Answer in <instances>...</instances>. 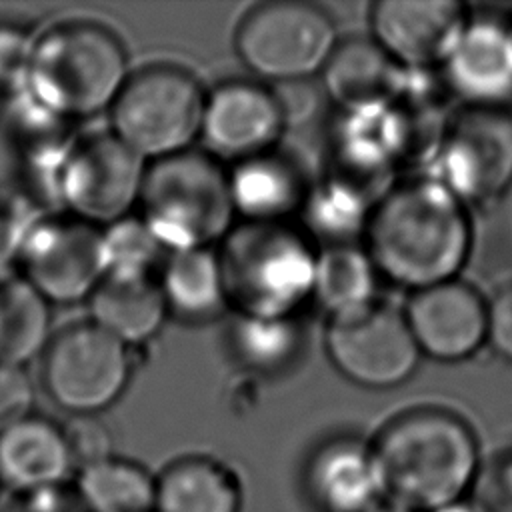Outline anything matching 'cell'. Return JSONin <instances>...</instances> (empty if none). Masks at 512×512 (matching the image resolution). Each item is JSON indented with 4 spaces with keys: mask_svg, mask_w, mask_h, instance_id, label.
I'll list each match as a JSON object with an SVG mask.
<instances>
[{
    "mask_svg": "<svg viewBox=\"0 0 512 512\" xmlns=\"http://www.w3.org/2000/svg\"><path fill=\"white\" fill-rule=\"evenodd\" d=\"M364 238L378 274L416 292L460 278L476 232L472 210L424 172L394 182L372 208Z\"/></svg>",
    "mask_w": 512,
    "mask_h": 512,
    "instance_id": "6da1fadb",
    "label": "cell"
},
{
    "mask_svg": "<svg viewBox=\"0 0 512 512\" xmlns=\"http://www.w3.org/2000/svg\"><path fill=\"white\" fill-rule=\"evenodd\" d=\"M370 444L382 498L412 512L466 500L482 464L472 424L440 404L396 414Z\"/></svg>",
    "mask_w": 512,
    "mask_h": 512,
    "instance_id": "7a4b0ae2",
    "label": "cell"
},
{
    "mask_svg": "<svg viewBox=\"0 0 512 512\" xmlns=\"http://www.w3.org/2000/svg\"><path fill=\"white\" fill-rule=\"evenodd\" d=\"M128 76L118 36L96 22L74 20L36 38L26 92L74 122L110 110Z\"/></svg>",
    "mask_w": 512,
    "mask_h": 512,
    "instance_id": "3957f363",
    "label": "cell"
},
{
    "mask_svg": "<svg viewBox=\"0 0 512 512\" xmlns=\"http://www.w3.org/2000/svg\"><path fill=\"white\" fill-rule=\"evenodd\" d=\"M218 254L228 304L238 316L292 318L312 298L318 250L288 222H242Z\"/></svg>",
    "mask_w": 512,
    "mask_h": 512,
    "instance_id": "277c9868",
    "label": "cell"
},
{
    "mask_svg": "<svg viewBox=\"0 0 512 512\" xmlns=\"http://www.w3.org/2000/svg\"><path fill=\"white\" fill-rule=\"evenodd\" d=\"M138 206L166 252L212 248L230 234L236 218L228 172L198 150L150 162Z\"/></svg>",
    "mask_w": 512,
    "mask_h": 512,
    "instance_id": "5b68a950",
    "label": "cell"
},
{
    "mask_svg": "<svg viewBox=\"0 0 512 512\" xmlns=\"http://www.w3.org/2000/svg\"><path fill=\"white\" fill-rule=\"evenodd\" d=\"M204 102L188 70L154 64L128 76L110 108V132L148 164L176 156L200 140Z\"/></svg>",
    "mask_w": 512,
    "mask_h": 512,
    "instance_id": "8992f818",
    "label": "cell"
},
{
    "mask_svg": "<svg viewBox=\"0 0 512 512\" xmlns=\"http://www.w3.org/2000/svg\"><path fill=\"white\" fill-rule=\"evenodd\" d=\"M332 16L298 0L266 2L252 8L236 32V52L262 80L296 84L322 74L338 46Z\"/></svg>",
    "mask_w": 512,
    "mask_h": 512,
    "instance_id": "52a82bcc",
    "label": "cell"
},
{
    "mask_svg": "<svg viewBox=\"0 0 512 512\" xmlns=\"http://www.w3.org/2000/svg\"><path fill=\"white\" fill-rule=\"evenodd\" d=\"M426 174L470 210L500 200L512 188L510 110L460 106L450 114Z\"/></svg>",
    "mask_w": 512,
    "mask_h": 512,
    "instance_id": "ba28073f",
    "label": "cell"
},
{
    "mask_svg": "<svg viewBox=\"0 0 512 512\" xmlns=\"http://www.w3.org/2000/svg\"><path fill=\"white\" fill-rule=\"evenodd\" d=\"M130 376V348L90 320L62 328L42 354L46 392L74 416H98L110 408Z\"/></svg>",
    "mask_w": 512,
    "mask_h": 512,
    "instance_id": "9c48e42d",
    "label": "cell"
},
{
    "mask_svg": "<svg viewBox=\"0 0 512 512\" xmlns=\"http://www.w3.org/2000/svg\"><path fill=\"white\" fill-rule=\"evenodd\" d=\"M148 162L112 132L74 144L56 182V204L94 228L110 226L140 204Z\"/></svg>",
    "mask_w": 512,
    "mask_h": 512,
    "instance_id": "30bf717a",
    "label": "cell"
},
{
    "mask_svg": "<svg viewBox=\"0 0 512 512\" xmlns=\"http://www.w3.org/2000/svg\"><path fill=\"white\" fill-rule=\"evenodd\" d=\"M324 342L336 370L364 388L400 386L422 358L402 308L380 300L332 316Z\"/></svg>",
    "mask_w": 512,
    "mask_h": 512,
    "instance_id": "8fae6325",
    "label": "cell"
},
{
    "mask_svg": "<svg viewBox=\"0 0 512 512\" xmlns=\"http://www.w3.org/2000/svg\"><path fill=\"white\" fill-rule=\"evenodd\" d=\"M18 262L22 278L50 304L88 300L104 278L100 228L72 216L34 218Z\"/></svg>",
    "mask_w": 512,
    "mask_h": 512,
    "instance_id": "7c38bea8",
    "label": "cell"
},
{
    "mask_svg": "<svg viewBox=\"0 0 512 512\" xmlns=\"http://www.w3.org/2000/svg\"><path fill=\"white\" fill-rule=\"evenodd\" d=\"M286 122L274 90L254 80H228L206 92L200 140L206 154L236 164L276 150Z\"/></svg>",
    "mask_w": 512,
    "mask_h": 512,
    "instance_id": "4fadbf2b",
    "label": "cell"
},
{
    "mask_svg": "<svg viewBox=\"0 0 512 512\" xmlns=\"http://www.w3.org/2000/svg\"><path fill=\"white\" fill-rule=\"evenodd\" d=\"M468 8L454 0H382L370 10L372 40L404 70H438L458 42Z\"/></svg>",
    "mask_w": 512,
    "mask_h": 512,
    "instance_id": "5bb4252c",
    "label": "cell"
},
{
    "mask_svg": "<svg viewBox=\"0 0 512 512\" xmlns=\"http://www.w3.org/2000/svg\"><path fill=\"white\" fill-rule=\"evenodd\" d=\"M402 312L420 354L432 360L460 362L486 344V296L464 278L410 292Z\"/></svg>",
    "mask_w": 512,
    "mask_h": 512,
    "instance_id": "9a60e30c",
    "label": "cell"
},
{
    "mask_svg": "<svg viewBox=\"0 0 512 512\" xmlns=\"http://www.w3.org/2000/svg\"><path fill=\"white\" fill-rule=\"evenodd\" d=\"M446 94L466 108H504L512 102V40L502 16L468 18L438 68Z\"/></svg>",
    "mask_w": 512,
    "mask_h": 512,
    "instance_id": "2e32d148",
    "label": "cell"
},
{
    "mask_svg": "<svg viewBox=\"0 0 512 512\" xmlns=\"http://www.w3.org/2000/svg\"><path fill=\"white\" fill-rule=\"evenodd\" d=\"M328 96L344 114H368L390 106L402 92L406 70L372 38L338 42L322 70Z\"/></svg>",
    "mask_w": 512,
    "mask_h": 512,
    "instance_id": "e0dca14e",
    "label": "cell"
},
{
    "mask_svg": "<svg viewBox=\"0 0 512 512\" xmlns=\"http://www.w3.org/2000/svg\"><path fill=\"white\" fill-rule=\"evenodd\" d=\"M228 186L236 216L256 224L288 222L310 194L298 162L278 148L232 164Z\"/></svg>",
    "mask_w": 512,
    "mask_h": 512,
    "instance_id": "ac0fdd59",
    "label": "cell"
},
{
    "mask_svg": "<svg viewBox=\"0 0 512 512\" xmlns=\"http://www.w3.org/2000/svg\"><path fill=\"white\" fill-rule=\"evenodd\" d=\"M306 482L324 512H370L384 500L372 444L352 436L320 446L310 458Z\"/></svg>",
    "mask_w": 512,
    "mask_h": 512,
    "instance_id": "d6986e66",
    "label": "cell"
},
{
    "mask_svg": "<svg viewBox=\"0 0 512 512\" xmlns=\"http://www.w3.org/2000/svg\"><path fill=\"white\" fill-rule=\"evenodd\" d=\"M74 468L62 428L28 416L0 432V484L16 494L62 486Z\"/></svg>",
    "mask_w": 512,
    "mask_h": 512,
    "instance_id": "ffe728a7",
    "label": "cell"
},
{
    "mask_svg": "<svg viewBox=\"0 0 512 512\" xmlns=\"http://www.w3.org/2000/svg\"><path fill=\"white\" fill-rule=\"evenodd\" d=\"M90 322L128 348L154 338L170 316L158 280L104 276L90 294Z\"/></svg>",
    "mask_w": 512,
    "mask_h": 512,
    "instance_id": "44dd1931",
    "label": "cell"
},
{
    "mask_svg": "<svg viewBox=\"0 0 512 512\" xmlns=\"http://www.w3.org/2000/svg\"><path fill=\"white\" fill-rule=\"evenodd\" d=\"M240 508V480L214 458H180L156 478L154 512H240Z\"/></svg>",
    "mask_w": 512,
    "mask_h": 512,
    "instance_id": "7402d4cb",
    "label": "cell"
},
{
    "mask_svg": "<svg viewBox=\"0 0 512 512\" xmlns=\"http://www.w3.org/2000/svg\"><path fill=\"white\" fill-rule=\"evenodd\" d=\"M158 286L168 312L190 322H204L228 306L220 254L214 248L168 252Z\"/></svg>",
    "mask_w": 512,
    "mask_h": 512,
    "instance_id": "603a6c76",
    "label": "cell"
},
{
    "mask_svg": "<svg viewBox=\"0 0 512 512\" xmlns=\"http://www.w3.org/2000/svg\"><path fill=\"white\" fill-rule=\"evenodd\" d=\"M378 270L364 246L330 244L318 250L312 300L328 316H340L378 300Z\"/></svg>",
    "mask_w": 512,
    "mask_h": 512,
    "instance_id": "cb8c5ba5",
    "label": "cell"
},
{
    "mask_svg": "<svg viewBox=\"0 0 512 512\" xmlns=\"http://www.w3.org/2000/svg\"><path fill=\"white\" fill-rule=\"evenodd\" d=\"M52 340L50 302L22 276L0 280V362L24 366Z\"/></svg>",
    "mask_w": 512,
    "mask_h": 512,
    "instance_id": "d4e9b609",
    "label": "cell"
},
{
    "mask_svg": "<svg viewBox=\"0 0 512 512\" xmlns=\"http://www.w3.org/2000/svg\"><path fill=\"white\" fill-rule=\"evenodd\" d=\"M76 496L86 512H154L156 478L140 464L112 456L78 472Z\"/></svg>",
    "mask_w": 512,
    "mask_h": 512,
    "instance_id": "484cf974",
    "label": "cell"
},
{
    "mask_svg": "<svg viewBox=\"0 0 512 512\" xmlns=\"http://www.w3.org/2000/svg\"><path fill=\"white\" fill-rule=\"evenodd\" d=\"M300 346L302 332L296 316H238L232 328L234 354L248 370L280 372L296 360Z\"/></svg>",
    "mask_w": 512,
    "mask_h": 512,
    "instance_id": "4316f807",
    "label": "cell"
},
{
    "mask_svg": "<svg viewBox=\"0 0 512 512\" xmlns=\"http://www.w3.org/2000/svg\"><path fill=\"white\" fill-rule=\"evenodd\" d=\"M104 276L146 278L166 252L142 216H126L100 228ZM168 254V252H166Z\"/></svg>",
    "mask_w": 512,
    "mask_h": 512,
    "instance_id": "83f0119b",
    "label": "cell"
},
{
    "mask_svg": "<svg viewBox=\"0 0 512 512\" xmlns=\"http://www.w3.org/2000/svg\"><path fill=\"white\" fill-rule=\"evenodd\" d=\"M468 502L476 512H512V444L482 458Z\"/></svg>",
    "mask_w": 512,
    "mask_h": 512,
    "instance_id": "f1b7e54d",
    "label": "cell"
},
{
    "mask_svg": "<svg viewBox=\"0 0 512 512\" xmlns=\"http://www.w3.org/2000/svg\"><path fill=\"white\" fill-rule=\"evenodd\" d=\"M36 38L22 26L0 22V92L26 90Z\"/></svg>",
    "mask_w": 512,
    "mask_h": 512,
    "instance_id": "f546056e",
    "label": "cell"
},
{
    "mask_svg": "<svg viewBox=\"0 0 512 512\" xmlns=\"http://www.w3.org/2000/svg\"><path fill=\"white\" fill-rule=\"evenodd\" d=\"M62 432L78 472L114 456L112 434L98 416H72Z\"/></svg>",
    "mask_w": 512,
    "mask_h": 512,
    "instance_id": "4dcf8cb0",
    "label": "cell"
},
{
    "mask_svg": "<svg viewBox=\"0 0 512 512\" xmlns=\"http://www.w3.org/2000/svg\"><path fill=\"white\" fill-rule=\"evenodd\" d=\"M36 390L24 366L0 362V432L32 416Z\"/></svg>",
    "mask_w": 512,
    "mask_h": 512,
    "instance_id": "1f68e13d",
    "label": "cell"
},
{
    "mask_svg": "<svg viewBox=\"0 0 512 512\" xmlns=\"http://www.w3.org/2000/svg\"><path fill=\"white\" fill-rule=\"evenodd\" d=\"M486 344L512 362V276L502 278L486 296Z\"/></svg>",
    "mask_w": 512,
    "mask_h": 512,
    "instance_id": "d6a6232c",
    "label": "cell"
},
{
    "mask_svg": "<svg viewBox=\"0 0 512 512\" xmlns=\"http://www.w3.org/2000/svg\"><path fill=\"white\" fill-rule=\"evenodd\" d=\"M34 218H26L14 210L0 208V280L20 260L24 236Z\"/></svg>",
    "mask_w": 512,
    "mask_h": 512,
    "instance_id": "836d02e7",
    "label": "cell"
},
{
    "mask_svg": "<svg viewBox=\"0 0 512 512\" xmlns=\"http://www.w3.org/2000/svg\"><path fill=\"white\" fill-rule=\"evenodd\" d=\"M10 512H86L76 492L68 494L62 486L18 494Z\"/></svg>",
    "mask_w": 512,
    "mask_h": 512,
    "instance_id": "e575fe53",
    "label": "cell"
},
{
    "mask_svg": "<svg viewBox=\"0 0 512 512\" xmlns=\"http://www.w3.org/2000/svg\"><path fill=\"white\" fill-rule=\"evenodd\" d=\"M434 512H476V510H474V506L466 498V500H458V502L446 504V506H442V508H438Z\"/></svg>",
    "mask_w": 512,
    "mask_h": 512,
    "instance_id": "d590c367",
    "label": "cell"
},
{
    "mask_svg": "<svg viewBox=\"0 0 512 512\" xmlns=\"http://www.w3.org/2000/svg\"><path fill=\"white\" fill-rule=\"evenodd\" d=\"M370 512H412V510H408V508H404V506H398V504H394V502L382 500V502H378Z\"/></svg>",
    "mask_w": 512,
    "mask_h": 512,
    "instance_id": "8d00e7d4",
    "label": "cell"
},
{
    "mask_svg": "<svg viewBox=\"0 0 512 512\" xmlns=\"http://www.w3.org/2000/svg\"><path fill=\"white\" fill-rule=\"evenodd\" d=\"M502 20H504V24H506V30H508V34H510V40H512V12L504 14V16H502Z\"/></svg>",
    "mask_w": 512,
    "mask_h": 512,
    "instance_id": "74e56055",
    "label": "cell"
},
{
    "mask_svg": "<svg viewBox=\"0 0 512 512\" xmlns=\"http://www.w3.org/2000/svg\"><path fill=\"white\" fill-rule=\"evenodd\" d=\"M0 492H2V484H0Z\"/></svg>",
    "mask_w": 512,
    "mask_h": 512,
    "instance_id": "f35d334b",
    "label": "cell"
}]
</instances>
